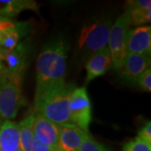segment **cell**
Instances as JSON below:
<instances>
[{
    "label": "cell",
    "instance_id": "26",
    "mask_svg": "<svg viewBox=\"0 0 151 151\" xmlns=\"http://www.w3.org/2000/svg\"><path fill=\"white\" fill-rule=\"evenodd\" d=\"M5 79H6L5 76H4L2 74H0V83H1L3 81H4Z\"/></svg>",
    "mask_w": 151,
    "mask_h": 151
},
{
    "label": "cell",
    "instance_id": "11",
    "mask_svg": "<svg viewBox=\"0 0 151 151\" xmlns=\"http://www.w3.org/2000/svg\"><path fill=\"white\" fill-rule=\"evenodd\" d=\"M127 53L150 55L151 27L150 25L130 29L127 37Z\"/></svg>",
    "mask_w": 151,
    "mask_h": 151
},
{
    "label": "cell",
    "instance_id": "24",
    "mask_svg": "<svg viewBox=\"0 0 151 151\" xmlns=\"http://www.w3.org/2000/svg\"><path fill=\"white\" fill-rule=\"evenodd\" d=\"M31 151H51L48 146L45 145L41 142L38 140L36 138H34Z\"/></svg>",
    "mask_w": 151,
    "mask_h": 151
},
{
    "label": "cell",
    "instance_id": "5",
    "mask_svg": "<svg viewBox=\"0 0 151 151\" xmlns=\"http://www.w3.org/2000/svg\"><path fill=\"white\" fill-rule=\"evenodd\" d=\"M25 104L20 84L7 78L0 83V117L4 120L16 118L19 109Z\"/></svg>",
    "mask_w": 151,
    "mask_h": 151
},
{
    "label": "cell",
    "instance_id": "7",
    "mask_svg": "<svg viewBox=\"0 0 151 151\" xmlns=\"http://www.w3.org/2000/svg\"><path fill=\"white\" fill-rule=\"evenodd\" d=\"M29 44L24 41L12 50H6L4 56V76L8 80L20 83L29 58Z\"/></svg>",
    "mask_w": 151,
    "mask_h": 151
},
{
    "label": "cell",
    "instance_id": "6",
    "mask_svg": "<svg viewBox=\"0 0 151 151\" xmlns=\"http://www.w3.org/2000/svg\"><path fill=\"white\" fill-rule=\"evenodd\" d=\"M70 122L88 134L92 121V105L86 86L75 87L70 100Z\"/></svg>",
    "mask_w": 151,
    "mask_h": 151
},
{
    "label": "cell",
    "instance_id": "15",
    "mask_svg": "<svg viewBox=\"0 0 151 151\" xmlns=\"http://www.w3.org/2000/svg\"><path fill=\"white\" fill-rule=\"evenodd\" d=\"M30 29V24L28 22H17L15 27L6 33L2 40L0 48L5 50H12L20 43L23 37L26 36Z\"/></svg>",
    "mask_w": 151,
    "mask_h": 151
},
{
    "label": "cell",
    "instance_id": "12",
    "mask_svg": "<svg viewBox=\"0 0 151 151\" xmlns=\"http://www.w3.org/2000/svg\"><path fill=\"white\" fill-rule=\"evenodd\" d=\"M113 67L111 55L108 47L100 50L87 60L86 64V83L92 81L98 76L104 75Z\"/></svg>",
    "mask_w": 151,
    "mask_h": 151
},
{
    "label": "cell",
    "instance_id": "23",
    "mask_svg": "<svg viewBox=\"0 0 151 151\" xmlns=\"http://www.w3.org/2000/svg\"><path fill=\"white\" fill-rule=\"evenodd\" d=\"M138 136L142 138L149 143H151V123L150 121H148L145 126L139 129Z\"/></svg>",
    "mask_w": 151,
    "mask_h": 151
},
{
    "label": "cell",
    "instance_id": "19",
    "mask_svg": "<svg viewBox=\"0 0 151 151\" xmlns=\"http://www.w3.org/2000/svg\"><path fill=\"white\" fill-rule=\"evenodd\" d=\"M79 151H108L103 145L92 139L90 135L86 134L84 140L81 143Z\"/></svg>",
    "mask_w": 151,
    "mask_h": 151
},
{
    "label": "cell",
    "instance_id": "13",
    "mask_svg": "<svg viewBox=\"0 0 151 151\" xmlns=\"http://www.w3.org/2000/svg\"><path fill=\"white\" fill-rule=\"evenodd\" d=\"M0 151H22L19 125L11 120H4L0 128Z\"/></svg>",
    "mask_w": 151,
    "mask_h": 151
},
{
    "label": "cell",
    "instance_id": "14",
    "mask_svg": "<svg viewBox=\"0 0 151 151\" xmlns=\"http://www.w3.org/2000/svg\"><path fill=\"white\" fill-rule=\"evenodd\" d=\"M37 4L32 0H0V17L12 19L24 10L38 12Z\"/></svg>",
    "mask_w": 151,
    "mask_h": 151
},
{
    "label": "cell",
    "instance_id": "8",
    "mask_svg": "<svg viewBox=\"0 0 151 151\" xmlns=\"http://www.w3.org/2000/svg\"><path fill=\"white\" fill-rule=\"evenodd\" d=\"M151 60L149 55L127 53L119 71L120 77L131 85L137 84L139 76L150 68Z\"/></svg>",
    "mask_w": 151,
    "mask_h": 151
},
{
    "label": "cell",
    "instance_id": "9",
    "mask_svg": "<svg viewBox=\"0 0 151 151\" xmlns=\"http://www.w3.org/2000/svg\"><path fill=\"white\" fill-rule=\"evenodd\" d=\"M34 136L45 145L48 146L51 151L57 150L59 140L58 125L50 122L42 115L35 113Z\"/></svg>",
    "mask_w": 151,
    "mask_h": 151
},
{
    "label": "cell",
    "instance_id": "1",
    "mask_svg": "<svg viewBox=\"0 0 151 151\" xmlns=\"http://www.w3.org/2000/svg\"><path fill=\"white\" fill-rule=\"evenodd\" d=\"M67 51V44L61 39H56L47 44L38 55L35 97L65 83Z\"/></svg>",
    "mask_w": 151,
    "mask_h": 151
},
{
    "label": "cell",
    "instance_id": "3",
    "mask_svg": "<svg viewBox=\"0 0 151 151\" xmlns=\"http://www.w3.org/2000/svg\"><path fill=\"white\" fill-rule=\"evenodd\" d=\"M112 26V19L103 17L83 27L78 40V47L84 57L89 59L100 50L108 47Z\"/></svg>",
    "mask_w": 151,
    "mask_h": 151
},
{
    "label": "cell",
    "instance_id": "17",
    "mask_svg": "<svg viewBox=\"0 0 151 151\" xmlns=\"http://www.w3.org/2000/svg\"><path fill=\"white\" fill-rule=\"evenodd\" d=\"M129 14L131 25H140L150 23L151 19V9H132L127 11Z\"/></svg>",
    "mask_w": 151,
    "mask_h": 151
},
{
    "label": "cell",
    "instance_id": "27",
    "mask_svg": "<svg viewBox=\"0 0 151 151\" xmlns=\"http://www.w3.org/2000/svg\"><path fill=\"white\" fill-rule=\"evenodd\" d=\"M4 119H3L2 118H1V117H0V128H1L2 124H3V123H4Z\"/></svg>",
    "mask_w": 151,
    "mask_h": 151
},
{
    "label": "cell",
    "instance_id": "4",
    "mask_svg": "<svg viewBox=\"0 0 151 151\" xmlns=\"http://www.w3.org/2000/svg\"><path fill=\"white\" fill-rule=\"evenodd\" d=\"M129 14L127 11L117 19L113 24L108 40V50L111 55L113 68L119 70L127 55V37L130 30Z\"/></svg>",
    "mask_w": 151,
    "mask_h": 151
},
{
    "label": "cell",
    "instance_id": "25",
    "mask_svg": "<svg viewBox=\"0 0 151 151\" xmlns=\"http://www.w3.org/2000/svg\"><path fill=\"white\" fill-rule=\"evenodd\" d=\"M5 50L0 48V74L4 76V73H5V70H4V56L5 54Z\"/></svg>",
    "mask_w": 151,
    "mask_h": 151
},
{
    "label": "cell",
    "instance_id": "21",
    "mask_svg": "<svg viewBox=\"0 0 151 151\" xmlns=\"http://www.w3.org/2000/svg\"><path fill=\"white\" fill-rule=\"evenodd\" d=\"M151 9L150 0H133L128 1L125 4V11H129L132 9Z\"/></svg>",
    "mask_w": 151,
    "mask_h": 151
},
{
    "label": "cell",
    "instance_id": "10",
    "mask_svg": "<svg viewBox=\"0 0 151 151\" xmlns=\"http://www.w3.org/2000/svg\"><path fill=\"white\" fill-rule=\"evenodd\" d=\"M59 140L57 150L60 151H79L87 133L73 124L58 125Z\"/></svg>",
    "mask_w": 151,
    "mask_h": 151
},
{
    "label": "cell",
    "instance_id": "2",
    "mask_svg": "<svg viewBox=\"0 0 151 151\" xmlns=\"http://www.w3.org/2000/svg\"><path fill=\"white\" fill-rule=\"evenodd\" d=\"M75 86L63 83L35 97V112L56 125L72 124L70 119V100Z\"/></svg>",
    "mask_w": 151,
    "mask_h": 151
},
{
    "label": "cell",
    "instance_id": "18",
    "mask_svg": "<svg viewBox=\"0 0 151 151\" xmlns=\"http://www.w3.org/2000/svg\"><path fill=\"white\" fill-rule=\"evenodd\" d=\"M124 151H151V143L137 136L134 139L128 142L123 148Z\"/></svg>",
    "mask_w": 151,
    "mask_h": 151
},
{
    "label": "cell",
    "instance_id": "28",
    "mask_svg": "<svg viewBox=\"0 0 151 151\" xmlns=\"http://www.w3.org/2000/svg\"><path fill=\"white\" fill-rule=\"evenodd\" d=\"M55 151H60V150H55Z\"/></svg>",
    "mask_w": 151,
    "mask_h": 151
},
{
    "label": "cell",
    "instance_id": "16",
    "mask_svg": "<svg viewBox=\"0 0 151 151\" xmlns=\"http://www.w3.org/2000/svg\"><path fill=\"white\" fill-rule=\"evenodd\" d=\"M34 120L35 115L31 114L27 118L22 120L19 125V142L20 149L22 151H31L32 144L34 140Z\"/></svg>",
    "mask_w": 151,
    "mask_h": 151
},
{
    "label": "cell",
    "instance_id": "22",
    "mask_svg": "<svg viewBox=\"0 0 151 151\" xmlns=\"http://www.w3.org/2000/svg\"><path fill=\"white\" fill-rule=\"evenodd\" d=\"M17 24V22L14 21L12 19H8V18H2L0 17V46L2 40L4 37L5 34L10 29L15 27Z\"/></svg>",
    "mask_w": 151,
    "mask_h": 151
},
{
    "label": "cell",
    "instance_id": "20",
    "mask_svg": "<svg viewBox=\"0 0 151 151\" xmlns=\"http://www.w3.org/2000/svg\"><path fill=\"white\" fill-rule=\"evenodd\" d=\"M137 84L143 91L150 92L151 91V69L149 68L145 70L138 78Z\"/></svg>",
    "mask_w": 151,
    "mask_h": 151
}]
</instances>
